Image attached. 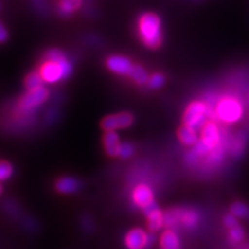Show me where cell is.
Segmentation results:
<instances>
[{
    "mask_svg": "<svg viewBox=\"0 0 249 249\" xmlns=\"http://www.w3.org/2000/svg\"><path fill=\"white\" fill-rule=\"evenodd\" d=\"M47 60L41 67L40 74L44 81L48 83L57 82L72 73V66L59 50H50L47 53Z\"/></svg>",
    "mask_w": 249,
    "mask_h": 249,
    "instance_id": "6da1fadb",
    "label": "cell"
},
{
    "mask_svg": "<svg viewBox=\"0 0 249 249\" xmlns=\"http://www.w3.org/2000/svg\"><path fill=\"white\" fill-rule=\"evenodd\" d=\"M201 220L199 211L193 208H170L165 212V229L196 230Z\"/></svg>",
    "mask_w": 249,
    "mask_h": 249,
    "instance_id": "7a4b0ae2",
    "label": "cell"
},
{
    "mask_svg": "<svg viewBox=\"0 0 249 249\" xmlns=\"http://www.w3.org/2000/svg\"><path fill=\"white\" fill-rule=\"evenodd\" d=\"M161 20L153 13L143 14L138 20V31L142 41L149 48H158L162 42Z\"/></svg>",
    "mask_w": 249,
    "mask_h": 249,
    "instance_id": "3957f363",
    "label": "cell"
},
{
    "mask_svg": "<svg viewBox=\"0 0 249 249\" xmlns=\"http://www.w3.org/2000/svg\"><path fill=\"white\" fill-rule=\"evenodd\" d=\"M214 113L223 123L235 124L242 119L244 107L238 98L225 96L217 100L214 106Z\"/></svg>",
    "mask_w": 249,
    "mask_h": 249,
    "instance_id": "277c9868",
    "label": "cell"
},
{
    "mask_svg": "<svg viewBox=\"0 0 249 249\" xmlns=\"http://www.w3.org/2000/svg\"><path fill=\"white\" fill-rule=\"evenodd\" d=\"M210 116L209 108L206 102L194 101L187 107L184 114L185 126H188L192 129H199L207 123V118Z\"/></svg>",
    "mask_w": 249,
    "mask_h": 249,
    "instance_id": "5b68a950",
    "label": "cell"
},
{
    "mask_svg": "<svg viewBox=\"0 0 249 249\" xmlns=\"http://www.w3.org/2000/svg\"><path fill=\"white\" fill-rule=\"evenodd\" d=\"M132 201L135 207L144 211L145 209L154 205L155 193L152 187L145 183H140L134 187L132 190Z\"/></svg>",
    "mask_w": 249,
    "mask_h": 249,
    "instance_id": "8992f818",
    "label": "cell"
},
{
    "mask_svg": "<svg viewBox=\"0 0 249 249\" xmlns=\"http://www.w3.org/2000/svg\"><path fill=\"white\" fill-rule=\"evenodd\" d=\"M225 139H227V136L222 134L221 130L214 122H207L202 126L200 142L211 151L218 145H220Z\"/></svg>",
    "mask_w": 249,
    "mask_h": 249,
    "instance_id": "52a82bcc",
    "label": "cell"
},
{
    "mask_svg": "<svg viewBox=\"0 0 249 249\" xmlns=\"http://www.w3.org/2000/svg\"><path fill=\"white\" fill-rule=\"evenodd\" d=\"M49 96V92L45 88H38L36 89L28 90L24 96L22 97L19 103V107L21 110L28 112L33 109L42 105Z\"/></svg>",
    "mask_w": 249,
    "mask_h": 249,
    "instance_id": "ba28073f",
    "label": "cell"
},
{
    "mask_svg": "<svg viewBox=\"0 0 249 249\" xmlns=\"http://www.w3.org/2000/svg\"><path fill=\"white\" fill-rule=\"evenodd\" d=\"M146 218V227L149 231L157 233L165 229V212H163L157 202L143 211Z\"/></svg>",
    "mask_w": 249,
    "mask_h": 249,
    "instance_id": "9c48e42d",
    "label": "cell"
},
{
    "mask_svg": "<svg viewBox=\"0 0 249 249\" xmlns=\"http://www.w3.org/2000/svg\"><path fill=\"white\" fill-rule=\"evenodd\" d=\"M134 119L133 115L128 112H121L118 114L108 115L101 123V127L105 131H115L130 127Z\"/></svg>",
    "mask_w": 249,
    "mask_h": 249,
    "instance_id": "30bf717a",
    "label": "cell"
},
{
    "mask_svg": "<svg viewBox=\"0 0 249 249\" xmlns=\"http://www.w3.org/2000/svg\"><path fill=\"white\" fill-rule=\"evenodd\" d=\"M149 233L142 228L130 230L124 236V246L127 249H147Z\"/></svg>",
    "mask_w": 249,
    "mask_h": 249,
    "instance_id": "8fae6325",
    "label": "cell"
},
{
    "mask_svg": "<svg viewBox=\"0 0 249 249\" xmlns=\"http://www.w3.org/2000/svg\"><path fill=\"white\" fill-rule=\"evenodd\" d=\"M160 249H182L181 237L174 229H164L159 237Z\"/></svg>",
    "mask_w": 249,
    "mask_h": 249,
    "instance_id": "7c38bea8",
    "label": "cell"
},
{
    "mask_svg": "<svg viewBox=\"0 0 249 249\" xmlns=\"http://www.w3.org/2000/svg\"><path fill=\"white\" fill-rule=\"evenodd\" d=\"M107 67L110 71L119 75H130L133 69V65L130 59L119 55L109 57L107 59Z\"/></svg>",
    "mask_w": 249,
    "mask_h": 249,
    "instance_id": "4fadbf2b",
    "label": "cell"
},
{
    "mask_svg": "<svg viewBox=\"0 0 249 249\" xmlns=\"http://www.w3.org/2000/svg\"><path fill=\"white\" fill-rule=\"evenodd\" d=\"M103 142L106 153L109 156H111V157L119 156L122 143L120 142V137L115 131H106Z\"/></svg>",
    "mask_w": 249,
    "mask_h": 249,
    "instance_id": "5bb4252c",
    "label": "cell"
},
{
    "mask_svg": "<svg viewBox=\"0 0 249 249\" xmlns=\"http://www.w3.org/2000/svg\"><path fill=\"white\" fill-rule=\"evenodd\" d=\"M246 136L243 133H239L229 140V153L233 158H239L245 151Z\"/></svg>",
    "mask_w": 249,
    "mask_h": 249,
    "instance_id": "9a60e30c",
    "label": "cell"
},
{
    "mask_svg": "<svg viewBox=\"0 0 249 249\" xmlns=\"http://www.w3.org/2000/svg\"><path fill=\"white\" fill-rule=\"evenodd\" d=\"M56 190L62 194L74 193L79 188V182L71 177L61 178L56 182Z\"/></svg>",
    "mask_w": 249,
    "mask_h": 249,
    "instance_id": "2e32d148",
    "label": "cell"
},
{
    "mask_svg": "<svg viewBox=\"0 0 249 249\" xmlns=\"http://www.w3.org/2000/svg\"><path fill=\"white\" fill-rule=\"evenodd\" d=\"M178 137L185 145H194L198 142V136L196 129L184 126L178 131Z\"/></svg>",
    "mask_w": 249,
    "mask_h": 249,
    "instance_id": "e0dca14e",
    "label": "cell"
},
{
    "mask_svg": "<svg viewBox=\"0 0 249 249\" xmlns=\"http://www.w3.org/2000/svg\"><path fill=\"white\" fill-rule=\"evenodd\" d=\"M230 213L238 219H247L249 218V207L242 201L232 202L230 207Z\"/></svg>",
    "mask_w": 249,
    "mask_h": 249,
    "instance_id": "ac0fdd59",
    "label": "cell"
},
{
    "mask_svg": "<svg viewBox=\"0 0 249 249\" xmlns=\"http://www.w3.org/2000/svg\"><path fill=\"white\" fill-rule=\"evenodd\" d=\"M229 233H228V239L230 242L233 245H238L243 242L246 238V232L245 230L241 227V225H237V227L232 228L231 230H228Z\"/></svg>",
    "mask_w": 249,
    "mask_h": 249,
    "instance_id": "d6986e66",
    "label": "cell"
},
{
    "mask_svg": "<svg viewBox=\"0 0 249 249\" xmlns=\"http://www.w3.org/2000/svg\"><path fill=\"white\" fill-rule=\"evenodd\" d=\"M81 0H60L59 12L62 16H69L79 9Z\"/></svg>",
    "mask_w": 249,
    "mask_h": 249,
    "instance_id": "ffe728a7",
    "label": "cell"
},
{
    "mask_svg": "<svg viewBox=\"0 0 249 249\" xmlns=\"http://www.w3.org/2000/svg\"><path fill=\"white\" fill-rule=\"evenodd\" d=\"M43 83H44V79L41 76L40 72L31 73L26 77V79H25V87L27 88L28 90L42 88Z\"/></svg>",
    "mask_w": 249,
    "mask_h": 249,
    "instance_id": "44dd1931",
    "label": "cell"
},
{
    "mask_svg": "<svg viewBox=\"0 0 249 249\" xmlns=\"http://www.w3.org/2000/svg\"><path fill=\"white\" fill-rule=\"evenodd\" d=\"M129 76L139 84H143L149 81V75H147L145 70L140 66H133Z\"/></svg>",
    "mask_w": 249,
    "mask_h": 249,
    "instance_id": "7402d4cb",
    "label": "cell"
},
{
    "mask_svg": "<svg viewBox=\"0 0 249 249\" xmlns=\"http://www.w3.org/2000/svg\"><path fill=\"white\" fill-rule=\"evenodd\" d=\"M14 168L11 163L6 161H0V182L6 181L13 176Z\"/></svg>",
    "mask_w": 249,
    "mask_h": 249,
    "instance_id": "603a6c76",
    "label": "cell"
},
{
    "mask_svg": "<svg viewBox=\"0 0 249 249\" xmlns=\"http://www.w3.org/2000/svg\"><path fill=\"white\" fill-rule=\"evenodd\" d=\"M147 82H149V87L151 89H157L164 85L165 78L162 74H154L153 76H151V78H149V81Z\"/></svg>",
    "mask_w": 249,
    "mask_h": 249,
    "instance_id": "cb8c5ba5",
    "label": "cell"
},
{
    "mask_svg": "<svg viewBox=\"0 0 249 249\" xmlns=\"http://www.w3.org/2000/svg\"><path fill=\"white\" fill-rule=\"evenodd\" d=\"M133 154H134V146L132 145L131 143L126 142V143H122L121 144V149H120L119 156H121L122 158H124V159L130 158Z\"/></svg>",
    "mask_w": 249,
    "mask_h": 249,
    "instance_id": "d4e9b609",
    "label": "cell"
},
{
    "mask_svg": "<svg viewBox=\"0 0 249 249\" xmlns=\"http://www.w3.org/2000/svg\"><path fill=\"white\" fill-rule=\"evenodd\" d=\"M223 224L228 230H231L232 228L237 227V225H239L240 222H239V219L237 217H235L232 214L229 213L223 217Z\"/></svg>",
    "mask_w": 249,
    "mask_h": 249,
    "instance_id": "484cf974",
    "label": "cell"
},
{
    "mask_svg": "<svg viewBox=\"0 0 249 249\" xmlns=\"http://www.w3.org/2000/svg\"><path fill=\"white\" fill-rule=\"evenodd\" d=\"M157 242H158V236H157V233L151 232V231H150V233H149V239H147V249H152Z\"/></svg>",
    "mask_w": 249,
    "mask_h": 249,
    "instance_id": "4316f807",
    "label": "cell"
},
{
    "mask_svg": "<svg viewBox=\"0 0 249 249\" xmlns=\"http://www.w3.org/2000/svg\"><path fill=\"white\" fill-rule=\"evenodd\" d=\"M7 38V33L3 25L0 23V42H4Z\"/></svg>",
    "mask_w": 249,
    "mask_h": 249,
    "instance_id": "83f0119b",
    "label": "cell"
},
{
    "mask_svg": "<svg viewBox=\"0 0 249 249\" xmlns=\"http://www.w3.org/2000/svg\"><path fill=\"white\" fill-rule=\"evenodd\" d=\"M1 193H2V186L0 185V194H1Z\"/></svg>",
    "mask_w": 249,
    "mask_h": 249,
    "instance_id": "f1b7e54d",
    "label": "cell"
},
{
    "mask_svg": "<svg viewBox=\"0 0 249 249\" xmlns=\"http://www.w3.org/2000/svg\"><path fill=\"white\" fill-rule=\"evenodd\" d=\"M240 249H249V247H247V248H240Z\"/></svg>",
    "mask_w": 249,
    "mask_h": 249,
    "instance_id": "f546056e",
    "label": "cell"
}]
</instances>
